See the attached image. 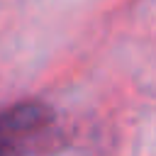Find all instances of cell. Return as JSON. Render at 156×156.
Segmentation results:
<instances>
[{
    "instance_id": "6da1fadb",
    "label": "cell",
    "mask_w": 156,
    "mask_h": 156,
    "mask_svg": "<svg viewBox=\"0 0 156 156\" xmlns=\"http://www.w3.org/2000/svg\"><path fill=\"white\" fill-rule=\"evenodd\" d=\"M51 122L46 105L20 102L0 112V156H20L32 136L44 132Z\"/></svg>"
}]
</instances>
